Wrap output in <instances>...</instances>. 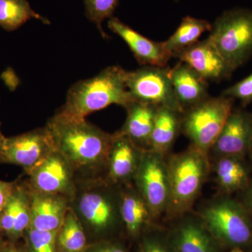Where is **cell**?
<instances>
[{
  "instance_id": "1",
  "label": "cell",
  "mask_w": 252,
  "mask_h": 252,
  "mask_svg": "<svg viewBox=\"0 0 252 252\" xmlns=\"http://www.w3.org/2000/svg\"><path fill=\"white\" fill-rule=\"evenodd\" d=\"M127 71L109 66L97 75L78 81L68 91L65 103L59 114L72 119L86 116L112 104L126 107L134 100L126 86Z\"/></svg>"
},
{
  "instance_id": "2",
  "label": "cell",
  "mask_w": 252,
  "mask_h": 252,
  "mask_svg": "<svg viewBox=\"0 0 252 252\" xmlns=\"http://www.w3.org/2000/svg\"><path fill=\"white\" fill-rule=\"evenodd\" d=\"M56 150L74 165H89L109 157L114 136L86 122L58 113L48 124Z\"/></svg>"
},
{
  "instance_id": "3",
  "label": "cell",
  "mask_w": 252,
  "mask_h": 252,
  "mask_svg": "<svg viewBox=\"0 0 252 252\" xmlns=\"http://www.w3.org/2000/svg\"><path fill=\"white\" fill-rule=\"evenodd\" d=\"M170 201L166 213L181 217L188 213L201 191L210 170L208 155L190 146L167 160Z\"/></svg>"
},
{
  "instance_id": "4",
  "label": "cell",
  "mask_w": 252,
  "mask_h": 252,
  "mask_svg": "<svg viewBox=\"0 0 252 252\" xmlns=\"http://www.w3.org/2000/svg\"><path fill=\"white\" fill-rule=\"evenodd\" d=\"M235 71L252 55V11L236 8L225 11L212 25L209 36Z\"/></svg>"
},
{
  "instance_id": "5",
  "label": "cell",
  "mask_w": 252,
  "mask_h": 252,
  "mask_svg": "<svg viewBox=\"0 0 252 252\" xmlns=\"http://www.w3.org/2000/svg\"><path fill=\"white\" fill-rule=\"evenodd\" d=\"M231 97H207L182 114L181 130L191 145L208 155L233 111Z\"/></svg>"
},
{
  "instance_id": "6",
  "label": "cell",
  "mask_w": 252,
  "mask_h": 252,
  "mask_svg": "<svg viewBox=\"0 0 252 252\" xmlns=\"http://www.w3.org/2000/svg\"><path fill=\"white\" fill-rule=\"evenodd\" d=\"M198 217L217 242L238 247L251 241V222L243 205L228 198H219L202 208Z\"/></svg>"
},
{
  "instance_id": "7",
  "label": "cell",
  "mask_w": 252,
  "mask_h": 252,
  "mask_svg": "<svg viewBox=\"0 0 252 252\" xmlns=\"http://www.w3.org/2000/svg\"><path fill=\"white\" fill-rule=\"evenodd\" d=\"M126 86L134 100L184 112L174 92L170 68L143 66L127 71Z\"/></svg>"
},
{
  "instance_id": "8",
  "label": "cell",
  "mask_w": 252,
  "mask_h": 252,
  "mask_svg": "<svg viewBox=\"0 0 252 252\" xmlns=\"http://www.w3.org/2000/svg\"><path fill=\"white\" fill-rule=\"evenodd\" d=\"M135 175L141 195L149 205L153 217L166 213L170 189L165 157L150 149L144 151Z\"/></svg>"
},
{
  "instance_id": "9",
  "label": "cell",
  "mask_w": 252,
  "mask_h": 252,
  "mask_svg": "<svg viewBox=\"0 0 252 252\" xmlns=\"http://www.w3.org/2000/svg\"><path fill=\"white\" fill-rule=\"evenodd\" d=\"M56 150L52 137L46 127L5 139L0 150V160L33 169Z\"/></svg>"
},
{
  "instance_id": "10",
  "label": "cell",
  "mask_w": 252,
  "mask_h": 252,
  "mask_svg": "<svg viewBox=\"0 0 252 252\" xmlns=\"http://www.w3.org/2000/svg\"><path fill=\"white\" fill-rule=\"evenodd\" d=\"M252 138V114L240 109L232 111L210 152L217 158H240L249 151Z\"/></svg>"
},
{
  "instance_id": "11",
  "label": "cell",
  "mask_w": 252,
  "mask_h": 252,
  "mask_svg": "<svg viewBox=\"0 0 252 252\" xmlns=\"http://www.w3.org/2000/svg\"><path fill=\"white\" fill-rule=\"evenodd\" d=\"M176 57L206 81L223 80L234 72L209 37L184 50Z\"/></svg>"
},
{
  "instance_id": "12",
  "label": "cell",
  "mask_w": 252,
  "mask_h": 252,
  "mask_svg": "<svg viewBox=\"0 0 252 252\" xmlns=\"http://www.w3.org/2000/svg\"><path fill=\"white\" fill-rule=\"evenodd\" d=\"M108 27L125 41L137 62L142 65L165 67L172 57L165 49L162 42L150 40L119 18H109Z\"/></svg>"
},
{
  "instance_id": "13",
  "label": "cell",
  "mask_w": 252,
  "mask_h": 252,
  "mask_svg": "<svg viewBox=\"0 0 252 252\" xmlns=\"http://www.w3.org/2000/svg\"><path fill=\"white\" fill-rule=\"evenodd\" d=\"M170 77L176 97L184 112L210 97L207 81L186 63L180 61L170 68Z\"/></svg>"
},
{
  "instance_id": "14",
  "label": "cell",
  "mask_w": 252,
  "mask_h": 252,
  "mask_svg": "<svg viewBox=\"0 0 252 252\" xmlns=\"http://www.w3.org/2000/svg\"><path fill=\"white\" fill-rule=\"evenodd\" d=\"M174 230L172 245L175 252H217V241L199 217H185Z\"/></svg>"
},
{
  "instance_id": "15",
  "label": "cell",
  "mask_w": 252,
  "mask_h": 252,
  "mask_svg": "<svg viewBox=\"0 0 252 252\" xmlns=\"http://www.w3.org/2000/svg\"><path fill=\"white\" fill-rule=\"evenodd\" d=\"M63 156L54 151L33 168V182L43 193L54 194L62 192L70 181L69 169Z\"/></svg>"
},
{
  "instance_id": "16",
  "label": "cell",
  "mask_w": 252,
  "mask_h": 252,
  "mask_svg": "<svg viewBox=\"0 0 252 252\" xmlns=\"http://www.w3.org/2000/svg\"><path fill=\"white\" fill-rule=\"evenodd\" d=\"M158 107L153 104L132 101L126 107L127 119L119 133L127 137L136 146H146L149 149Z\"/></svg>"
},
{
  "instance_id": "17",
  "label": "cell",
  "mask_w": 252,
  "mask_h": 252,
  "mask_svg": "<svg viewBox=\"0 0 252 252\" xmlns=\"http://www.w3.org/2000/svg\"><path fill=\"white\" fill-rule=\"evenodd\" d=\"M144 152L132 141L119 133L114 135L110 154V175L113 180H127L136 174Z\"/></svg>"
},
{
  "instance_id": "18",
  "label": "cell",
  "mask_w": 252,
  "mask_h": 252,
  "mask_svg": "<svg viewBox=\"0 0 252 252\" xmlns=\"http://www.w3.org/2000/svg\"><path fill=\"white\" fill-rule=\"evenodd\" d=\"M182 113L158 107L150 140V150L166 157L181 130Z\"/></svg>"
},
{
  "instance_id": "19",
  "label": "cell",
  "mask_w": 252,
  "mask_h": 252,
  "mask_svg": "<svg viewBox=\"0 0 252 252\" xmlns=\"http://www.w3.org/2000/svg\"><path fill=\"white\" fill-rule=\"evenodd\" d=\"M64 208L61 199L36 195L31 208V228L43 231H57L64 221Z\"/></svg>"
},
{
  "instance_id": "20",
  "label": "cell",
  "mask_w": 252,
  "mask_h": 252,
  "mask_svg": "<svg viewBox=\"0 0 252 252\" xmlns=\"http://www.w3.org/2000/svg\"><path fill=\"white\" fill-rule=\"evenodd\" d=\"M211 29L212 25L208 21L187 16L183 18L177 31L162 44L172 56H176L196 44L200 36Z\"/></svg>"
},
{
  "instance_id": "21",
  "label": "cell",
  "mask_w": 252,
  "mask_h": 252,
  "mask_svg": "<svg viewBox=\"0 0 252 252\" xmlns=\"http://www.w3.org/2000/svg\"><path fill=\"white\" fill-rule=\"evenodd\" d=\"M215 170L217 185L224 193L236 191L243 189L248 184V168L240 158H219Z\"/></svg>"
},
{
  "instance_id": "22",
  "label": "cell",
  "mask_w": 252,
  "mask_h": 252,
  "mask_svg": "<svg viewBox=\"0 0 252 252\" xmlns=\"http://www.w3.org/2000/svg\"><path fill=\"white\" fill-rule=\"evenodd\" d=\"M79 208L86 220L97 228H105L112 223L115 217L114 204L107 197L98 193L83 195Z\"/></svg>"
},
{
  "instance_id": "23",
  "label": "cell",
  "mask_w": 252,
  "mask_h": 252,
  "mask_svg": "<svg viewBox=\"0 0 252 252\" xmlns=\"http://www.w3.org/2000/svg\"><path fill=\"white\" fill-rule=\"evenodd\" d=\"M32 18L50 23L32 9L27 0H0V27L5 31H16Z\"/></svg>"
},
{
  "instance_id": "24",
  "label": "cell",
  "mask_w": 252,
  "mask_h": 252,
  "mask_svg": "<svg viewBox=\"0 0 252 252\" xmlns=\"http://www.w3.org/2000/svg\"><path fill=\"white\" fill-rule=\"evenodd\" d=\"M120 215L127 230L137 233L154 217L149 205L142 195L126 193L123 197L120 205Z\"/></svg>"
},
{
  "instance_id": "25",
  "label": "cell",
  "mask_w": 252,
  "mask_h": 252,
  "mask_svg": "<svg viewBox=\"0 0 252 252\" xmlns=\"http://www.w3.org/2000/svg\"><path fill=\"white\" fill-rule=\"evenodd\" d=\"M59 243L68 252H80L86 245V237L73 212L67 214L63 223Z\"/></svg>"
},
{
  "instance_id": "26",
  "label": "cell",
  "mask_w": 252,
  "mask_h": 252,
  "mask_svg": "<svg viewBox=\"0 0 252 252\" xmlns=\"http://www.w3.org/2000/svg\"><path fill=\"white\" fill-rule=\"evenodd\" d=\"M119 2V0H84L86 16L96 25L104 36L106 35L102 30V23L112 17Z\"/></svg>"
},
{
  "instance_id": "27",
  "label": "cell",
  "mask_w": 252,
  "mask_h": 252,
  "mask_svg": "<svg viewBox=\"0 0 252 252\" xmlns=\"http://www.w3.org/2000/svg\"><path fill=\"white\" fill-rule=\"evenodd\" d=\"M16 199L14 224L12 236H18L31 224V209L28 206L27 200L22 193L14 192Z\"/></svg>"
},
{
  "instance_id": "28",
  "label": "cell",
  "mask_w": 252,
  "mask_h": 252,
  "mask_svg": "<svg viewBox=\"0 0 252 252\" xmlns=\"http://www.w3.org/2000/svg\"><path fill=\"white\" fill-rule=\"evenodd\" d=\"M56 232L43 231L31 228L29 238L33 252H55Z\"/></svg>"
},
{
  "instance_id": "29",
  "label": "cell",
  "mask_w": 252,
  "mask_h": 252,
  "mask_svg": "<svg viewBox=\"0 0 252 252\" xmlns=\"http://www.w3.org/2000/svg\"><path fill=\"white\" fill-rule=\"evenodd\" d=\"M221 95L238 99L244 104L252 101V74L223 91Z\"/></svg>"
},
{
  "instance_id": "30",
  "label": "cell",
  "mask_w": 252,
  "mask_h": 252,
  "mask_svg": "<svg viewBox=\"0 0 252 252\" xmlns=\"http://www.w3.org/2000/svg\"><path fill=\"white\" fill-rule=\"evenodd\" d=\"M15 190L11 184L0 181V214L4 210Z\"/></svg>"
},
{
  "instance_id": "31",
  "label": "cell",
  "mask_w": 252,
  "mask_h": 252,
  "mask_svg": "<svg viewBox=\"0 0 252 252\" xmlns=\"http://www.w3.org/2000/svg\"><path fill=\"white\" fill-rule=\"evenodd\" d=\"M144 252H172L171 249L167 246L162 240L159 239L151 240L146 243Z\"/></svg>"
},
{
  "instance_id": "32",
  "label": "cell",
  "mask_w": 252,
  "mask_h": 252,
  "mask_svg": "<svg viewBox=\"0 0 252 252\" xmlns=\"http://www.w3.org/2000/svg\"><path fill=\"white\" fill-rule=\"evenodd\" d=\"M96 252H126L122 249L116 248V247H109V248L102 249Z\"/></svg>"
},
{
  "instance_id": "33",
  "label": "cell",
  "mask_w": 252,
  "mask_h": 252,
  "mask_svg": "<svg viewBox=\"0 0 252 252\" xmlns=\"http://www.w3.org/2000/svg\"><path fill=\"white\" fill-rule=\"evenodd\" d=\"M247 201H248L249 208L252 210V189H250V192H249L248 200H247Z\"/></svg>"
},
{
  "instance_id": "34",
  "label": "cell",
  "mask_w": 252,
  "mask_h": 252,
  "mask_svg": "<svg viewBox=\"0 0 252 252\" xmlns=\"http://www.w3.org/2000/svg\"><path fill=\"white\" fill-rule=\"evenodd\" d=\"M5 137L3 136L1 133V130H0V150H1V147H2L3 144L4 143Z\"/></svg>"
},
{
  "instance_id": "35",
  "label": "cell",
  "mask_w": 252,
  "mask_h": 252,
  "mask_svg": "<svg viewBox=\"0 0 252 252\" xmlns=\"http://www.w3.org/2000/svg\"><path fill=\"white\" fill-rule=\"evenodd\" d=\"M8 249H9L10 252H22L17 250V249L14 248V247H11V248Z\"/></svg>"
},
{
  "instance_id": "36",
  "label": "cell",
  "mask_w": 252,
  "mask_h": 252,
  "mask_svg": "<svg viewBox=\"0 0 252 252\" xmlns=\"http://www.w3.org/2000/svg\"><path fill=\"white\" fill-rule=\"evenodd\" d=\"M230 252H243V250H240V248H236L233 249V250H232V251Z\"/></svg>"
},
{
  "instance_id": "37",
  "label": "cell",
  "mask_w": 252,
  "mask_h": 252,
  "mask_svg": "<svg viewBox=\"0 0 252 252\" xmlns=\"http://www.w3.org/2000/svg\"><path fill=\"white\" fill-rule=\"evenodd\" d=\"M249 151L250 152V154H251L252 158V138L251 140V143H250V149H249Z\"/></svg>"
},
{
  "instance_id": "38",
  "label": "cell",
  "mask_w": 252,
  "mask_h": 252,
  "mask_svg": "<svg viewBox=\"0 0 252 252\" xmlns=\"http://www.w3.org/2000/svg\"></svg>"
}]
</instances>
